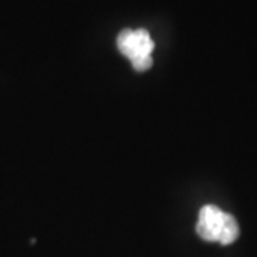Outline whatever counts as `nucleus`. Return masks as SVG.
<instances>
[{
  "mask_svg": "<svg viewBox=\"0 0 257 257\" xmlns=\"http://www.w3.org/2000/svg\"><path fill=\"white\" fill-rule=\"evenodd\" d=\"M197 234L206 241H219L223 246L234 243L240 234L237 220L217 206L207 204L199 211Z\"/></svg>",
  "mask_w": 257,
  "mask_h": 257,
  "instance_id": "f257e3e1",
  "label": "nucleus"
},
{
  "mask_svg": "<svg viewBox=\"0 0 257 257\" xmlns=\"http://www.w3.org/2000/svg\"><path fill=\"white\" fill-rule=\"evenodd\" d=\"M117 49L138 72H145L153 64L152 53L155 50V42L146 29L121 30L117 36Z\"/></svg>",
  "mask_w": 257,
  "mask_h": 257,
  "instance_id": "f03ea898",
  "label": "nucleus"
}]
</instances>
